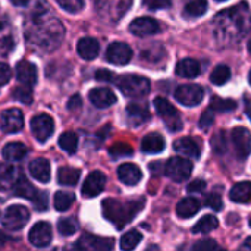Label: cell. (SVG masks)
Here are the masks:
<instances>
[{
    "instance_id": "6da1fadb",
    "label": "cell",
    "mask_w": 251,
    "mask_h": 251,
    "mask_svg": "<svg viewBox=\"0 0 251 251\" xmlns=\"http://www.w3.org/2000/svg\"><path fill=\"white\" fill-rule=\"evenodd\" d=\"M25 28L28 43L43 51L54 50L63 37V26L60 21L53 16L47 3L43 0H35V6L26 19Z\"/></svg>"
},
{
    "instance_id": "7a4b0ae2",
    "label": "cell",
    "mask_w": 251,
    "mask_h": 251,
    "mask_svg": "<svg viewBox=\"0 0 251 251\" xmlns=\"http://www.w3.org/2000/svg\"><path fill=\"white\" fill-rule=\"evenodd\" d=\"M218 34L225 38H241L251 31V16L246 3L224 10L215 19Z\"/></svg>"
},
{
    "instance_id": "3957f363",
    "label": "cell",
    "mask_w": 251,
    "mask_h": 251,
    "mask_svg": "<svg viewBox=\"0 0 251 251\" xmlns=\"http://www.w3.org/2000/svg\"><path fill=\"white\" fill-rule=\"evenodd\" d=\"M143 203H144L143 200L124 203L119 200L109 199L103 201V213L112 224L118 226V229H121L124 225L131 222L138 212H141Z\"/></svg>"
},
{
    "instance_id": "277c9868",
    "label": "cell",
    "mask_w": 251,
    "mask_h": 251,
    "mask_svg": "<svg viewBox=\"0 0 251 251\" xmlns=\"http://www.w3.org/2000/svg\"><path fill=\"white\" fill-rule=\"evenodd\" d=\"M116 85L122 91V94H125L126 97H132V99L144 97L150 91V81L144 76L134 75V74L121 75L116 79Z\"/></svg>"
},
{
    "instance_id": "5b68a950",
    "label": "cell",
    "mask_w": 251,
    "mask_h": 251,
    "mask_svg": "<svg viewBox=\"0 0 251 251\" xmlns=\"http://www.w3.org/2000/svg\"><path fill=\"white\" fill-rule=\"evenodd\" d=\"M193 163L185 157H172L168 160L165 174L174 182H184L191 176Z\"/></svg>"
},
{
    "instance_id": "8992f818",
    "label": "cell",
    "mask_w": 251,
    "mask_h": 251,
    "mask_svg": "<svg viewBox=\"0 0 251 251\" xmlns=\"http://www.w3.org/2000/svg\"><path fill=\"white\" fill-rule=\"evenodd\" d=\"M29 221V212L26 207L24 206H19V204H15V206H10L4 215L1 216V225L6 228V229H10V231H19L22 229Z\"/></svg>"
},
{
    "instance_id": "52a82bcc",
    "label": "cell",
    "mask_w": 251,
    "mask_h": 251,
    "mask_svg": "<svg viewBox=\"0 0 251 251\" xmlns=\"http://www.w3.org/2000/svg\"><path fill=\"white\" fill-rule=\"evenodd\" d=\"M154 107L157 110V113L163 118V121L166 122V126L171 131H179L182 129V121L178 115V110L163 97H156L154 99Z\"/></svg>"
},
{
    "instance_id": "ba28073f",
    "label": "cell",
    "mask_w": 251,
    "mask_h": 251,
    "mask_svg": "<svg viewBox=\"0 0 251 251\" xmlns=\"http://www.w3.org/2000/svg\"><path fill=\"white\" fill-rule=\"evenodd\" d=\"M175 99L187 107H196L203 101L204 91L197 84H185L176 88Z\"/></svg>"
},
{
    "instance_id": "9c48e42d",
    "label": "cell",
    "mask_w": 251,
    "mask_h": 251,
    "mask_svg": "<svg viewBox=\"0 0 251 251\" xmlns=\"http://www.w3.org/2000/svg\"><path fill=\"white\" fill-rule=\"evenodd\" d=\"M31 129H32L34 137L37 138V141L46 143L54 131L53 118L50 115H46V113L34 116L31 121Z\"/></svg>"
},
{
    "instance_id": "30bf717a",
    "label": "cell",
    "mask_w": 251,
    "mask_h": 251,
    "mask_svg": "<svg viewBox=\"0 0 251 251\" xmlns=\"http://www.w3.org/2000/svg\"><path fill=\"white\" fill-rule=\"evenodd\" d=\"M0 128L6 134L19 132L24 128V115L18 109L4 110L0 116Z\"/></svg>"
},
{
    "instance_id": "8fae6325",
    "label": "cell",
    "mask_w": 251,
    "mask_h": 251,
    "mask_svg": "<svg viewBox=\"0 0 251 251\" xmlns=\"http://www.w3.org/2000/svg\"><path fill=\"white\" fill-rule=\"evenodd\" d=\"M28 238H29V243L34 246V247H46L51 243V238H53V232H51V226L50 224L47 222H38L35 224L29 234H28Z\"/></svg>"
},
{
    "instance_id": "7c38bea8",
    "label": "cell",
    "mask_w": 251,
    "mask_h": 251,
    "mask_svg": "<svg viewBox=\"0 0 251 251\" xmlns=\"http://www.w3.org/2000/svg\"><path fill=\"white\" fill-rule=\"evenodd\" d=\"M100 12L103 16L118 21L129 7L131 0H100Z\"/></svg>"
},
{
    "instance_id": "4fadbf2b",
    "label": "cell",
    "mask_w": 251,
    "mask_h": 251,
    "mask_svg": "<svg viewBox=\"0 0 251 251\" xmlns=\"http://www.w3.org/2000/svg\"><path fill=\"white\" fill-rule=\"evenodd\" d=\"M129 29L137 37H149L154 35L160 31V24L153 18H137L131 22Z\"/></svg>"
},
{
    "instance_id": "5bb4252c",
    "label": "cell",
    "mask_w": 251,
    "mask_h": 251,
    "mask_svg": "<svg viewBox=\"0 0 251 251\" xmlns=\"http://www.w3.org/2000/svg\"><path fill=\"white\" fill-rule=\"evenodd\" d=\"M106 57L113 65H126L132 59V50L125 43H112L107 47Z\"/></svg>"
},
{
    "instance_id": "9a60e30c",
    "label": "cell",
    "mask_w": 251,
    "mask_h": 251,
    "mask_svg": "<svg viewBox=\"0 0 251 251\" xmlns=\"http://www.w3.org/2000/svg\"><path fill=\"white\" fill-rule=\"evenodd\" d=\"M104 187H106V175L100 171H94L87 176L82 185V196L88 199L96 197L104 190Z\"/></svg>"
},
{
    "instance_id": "2e32d148",
    "label": "cell",
    "mask_w": 251,
    "mask_h": 251,
    "mask_svg": "<svg viewBox=\"0 0 251 251\" xmlns=\"http://www.w3.org/2000/svg\"><path fill=\"white\" fill-rule=\"evenodd\" d=\"M232 143L235 146L237 154L241 159L249 157L251 153V132L244 126H237L232 131Z\"/></svg>"
},
{
    "instance_id": "e0dca14e",
    "label": "cell",
    "mask_w": 251,
    "mask_h": 251,
    "mask_svg": "<svg viewBox=\"0 0 251 251\" xmlns=\"http://www.w3.org/2000/svg\"><path fill=\"white\" fill-rule=\"evenodd\" d=\"M88 97L93 106L99 109H106L116 103V96L110 88H94L90 91Z\"/></svg>"
},
{
    "instance_id": "ac0fdd59",
    "label": "cell",
    "mask_w": 251,
    "mask_h": 251,
    "mask_svg": "<svg viewBox=\"0 0 251 251\" xmlns=\"http://www.w3.org/2000/svg\"><path fill=\"white\" fill-rule=\"evenodd\" d=\"M118 178L119 181H122L125 185H137L141 178H143V174L140 171V168L134 163H124L118 168Z\"/></svg>"
},
{
    "instance_id": "d6986e66",
    "label": "cell",
    "mask_w": 251,
    "mask_h": 251,
    "mask_svg": "<svg viewBox=\"0 0 251 251\" xmlns=\"http://www.w3.org/2000/svg\"><path fill=\"white\" fill-rule=\"evenodd\" d=\"M16 78L21 84L28 87L35 85L37 82V68L28 60H22L16 65Z\"/></svg>"
},
{
    "instance_id": "ffe728a7",
    "label": "cell",
    "mask_w": 251,
    "mask_h": 251,
    "mask_svg": "<svg viewBox=\"0 0 251 251\" xmlns=\"http://www.w3.org/2000/svg\"><path fill=\"white\" fill-rule=\"evenodd\" d=\"M174 150L178 151V153L182 154V156L194 157V159H199L200 154H201L200 146L197 144V141H194V140L190 138V137H184V138L176 140V141L174 143Z\"/></svg>"
},
{
    "instance_id": "44dd1931",
    "label": "cell",
    "mask_w": 251,
    "mask_h": 251,
    "mask_svg": "<svg viewBox=\"0 0 251 251\" xmlns=\"http://www.w3.org/2000/svg\"><path fill=\"white\" fill-rule=\"evenodd\" d=\"M76 247L82 250H110L113 247V241L112 238H99L93 235H84L78 241Z\"/></svg>"
},
{
    "instance_id": "7402d4cb",
    "label": "cell",
    "mask_w": 251,
    "mask_h": 251,
    "mask_svg": "<svg viewBox=\"0 0 251 251\" xmlns=\"http://www.w3.org/2000/svg\"><path fill=\"white\" fill-rule=\"evenodd\" d=\"M76 50H78V54L85 59V60H93L97 57L99 51H100V44L97 40L91 38V37H85V38H81L78 41V46H76Z\"/></svg>"
},
{
    "instance_id": "603a6c76",
    "label": "cell",
    "mask_w": 251,
    "mask_h": 251,
    "mask_svg": "<svg viewBox=\"0 0 251 251\" xmlns=\"http://www.w3.org/2000/svg\"><path fill=\"white\" fill-rule=\"evenodd\" d=\"M165 138L157 134V132H151L149 135H146L141 141V150L144 153H150V154H156L165 150Z\"/></svg>"
},
{
    "instance_id": "cb8c5ba5",
    "label": "cell",
    "mask_w": 251,
    "mask_h": 251,
    "mask_svg": "<svg viewBox=\"0 0 251 251\" xmlns=\"http://www.w3.org/2000/svg\"><path fill=\"white\" fill-rule=\"evenodd\" d=\"M29 174L34 179L46 184L50 179V163L46 159H35L29 163Z\"/></svg>"
},
{
    "instance_id": "d4e9b609",
    "label": "cell",
    "mask_w": 251,
    "mask_h": 251,
    "mask_svg": "<svg viewBox=\"0 0 251 251\" xmlns=\"http://www.w3.org/2000/svg\"><path fill=\"white\" fill-rule=\"evenodd\" d=\"M13 190H15L16 196L24 197L26 200H32V201H35L38 199V196H40V191L25 176H19L16 179V182L13 185Z\"/></svg>"
},
{
    "instance_id": "484cf974",
    "label": "cell",
    "mask_w": 251,
    "mask_h": 251,
    "mask_svg": "<svg viewBox=\"0 0 251 251\" xmlns=\"http://www.w3.org/2000/svg\"><path fill=\"white\" fill-rule=\"evenodd\" d=\"M200 71H201L200 63L196 59H190V57L179 60L175 68L176 75H179L182 78H196V76H199Z\"/></svg>"
},
{
    "instance_id": "4316f807",
    "label": "cell",
    "mask_w": 251,
    "mask_h": 251,
    "mask_svg": "<svg viewBox=\"0 0 251 251\" xmlns=\"http://www.w3.org/2000/svg\"><path fill=\"white\" fill-rule=\"evenodd\" d=\"M201 204L197 199H193V197H185L182 199L178 204H176V215L179 218H184V219H188L191 216H194L196 213H199Z\"/></svg>"
},
{
    "instance_id": "83f0119b",
    "label": "cell",
    "mask_w": 251,
    "mask_h": 251,
    "mask_svg": "<svg viewBox=\"0 0 251 251\" xmlns=\"http://www.w3.org/2000/svg\"><path fill=\"white\" fill-rule=\"evenodd\" d=\"M26 147L22 143H9L3 147V157L10 162H19L26 156Z\"/></svg>"
},
{
    "instance_id": "f1b7e54d",
    "label": "cell",
    "mask_w": 251,
    "mask_h": 251,
    "mask_svg": "<svg viewBox=\"0 0 251 251\" xmlns=\"http://www.w3.org/2000/svg\"><path fill=\"white\" fill-rule=\"evenodd\" d=\"M229 197L235 203H247L251 199V182L235 184L229 193Z\"/></svg>"
},
{
    "instance_id": "f546056e",
    "label": "cell",
    "mask_w": 251,
    "mask_h": 251,
    "mask_svg": "<svg viewBox=\"0 0 251 251\" xmlns=\"http://www.w3.org/2000/svg\"><path fill=\"white\" fill-rule=\"evenodd\" d=\"M81 178V172L79 169L75 168H60L57 172V181L60 185H75Z\"/></svg>"
},
{
    "instance_id": "4dcf8cb0",
    "label": "cell",
    "mask_w": 251,
    "mask_h": 251,
    "mask_svg": "<svg viewBox=\"0 0 251 251\" xmlns=\"http://www.w3.org/2000/svg\"><path fill=\"white\" fill-rule=\"evenodd\" d=\"M126 115L134 125H141L143 122H146L150 118L147 107L140 106V104H129L126 107Z\"/></svg>"
},
{
    "instance_id": "1f68e13d",
    "label": "cell",
    "mask_w": 251,
    "mask_h": 251,
    "mask_svg": "<svg viewBox=\"0 0 251 251\" xmlns=\"http://www.w3.org/2000/svg\"><path fill=\"white\" fill-rule=\"evenodd\" d=\"M219 225V221L216 216L213 215H206L204 218H201L194 226H193V232L194 234H209L212 231H215Z\"/></svg>"
},
{
    "instance_id": "d6a6232c",
    "label": "cell",
    "mask_w": 251,
    "mask_h": 251,
    "mask_svg": "<svg viewBox=\"0 0 251 251\" xmlns=\"http://www.w3.org/2000/svg\"><path fill=\"white\" fill-rule=\"evenodd\" d=\"M229 78H231V69L226 65L216 66L212 71V75H210V81L215 85H224V84H226L229 81Z\"/></svg>"
},
{
    "instance_id": "836d02e7",
    "label": "cell",
    "mask_w": 251,
    "mask_h": 251,
    "mask_svg": "<svg viewBox=\"0 0 251 251\" xmlns=\"http://www.w3.org/2000/svg\"><path fill=\"white\" fill-rule=\"evenodd\" d=\"M74 201H75V196L72 193L57 191L54 196V209L59 212H65L74 204Z\"/></svg>"
},
{
    "instance_id": "e575fe53",
    "label": "cell",
    "mask_w": 251,
    "mask_h": 251,
    "mask_svg": "<svg viewBox=\"0 0 251 251\" xmlns=\"http://www.w3.org/2000/svg\"><path fill=\"white\" fill-rule=\"evenodd\" d=\"M207 10V0H190L185 6V15L190 18H199Z\"/></svg>"
},
{
    "instance_id": "d590c367",
    "label": "cell",
    "mask_w": 251,
    "mask_h": 251,
    "mask_svg": "<svg viewBox=\"0 0 251 251\" xmlns=\"http://www.w3.org/2000/svg\"><path fill=\"white\" fill-rule=\"evenodd\" d=\"M59 146L62 147V150H65L69 154L75 153L76 149H78V137H76V134H74V132L62 134L60 138H59Z\"/></svg>"
},
{
    "instance_id": "8d00e7d4",
    "label": "cell",
    "mask_w": 251,
    "mask_h": 251,
    "mask_svg": "<svg viewBox=\"0 0 251 251\" xmlns=\"http://www.w3.org/2000/svg\"><path fill=\"white\" fill-rule=\"evenodd\" d=\"M15 168L9 165H0V188H9L13 187L16 179H15Z\"/></svg>"
},
{
    "instance_id": "74e56055",
    "label": "cell",
    "mask_w": 251,
    "mask_h": 251,
    "mask_svg": "<svg viewBox=\"0 0 251 251\" xmlns=\"http://www.w3.org/2000/svg\"><path fill=\"white\" fill-rule=\"evenodd\" d=\"M141 240H143V235H141L138 231L132 229V231L126 232V234L121 238V249L125 251L132 250V249H135V247L140 244Z\"/></svg>"
},
{
    "instance_id": "f35d334b",
    "label": "cell",
    "mask_w": 251,
    "mask_h": 251,
    "mask_svg": "<svg viewBox=\"0 0 251 251\" xmlns=\"http://www.w3.org/2000/svg\"><path fill=\"white\" fill-rule=\"evenodd\" d=\"M237 109V103L229 99L213 97L210 101V110L213 112H232Z\"/></svg>"
},
{
    "instance_id": "ab89813d",
    "label": "cell",
    "mask_w": 251,
    "mask_h": 251,
    "mask_svg": "<svg viewBox=\"0 0 251 251\" xmlns=\"http://www.w3.org/2000/svg\"><path fill=\"white\" fill-rule=\"evenodd\" d=\"M12 44H13V38H12L10 26L6 22H0V53H6L7 50H10Z\"/></svg>"
},
{
    "instance_id": "60d3db41",
    "label": "cell",
    "mask_w": 251,
    "mask_h": 251,
    "mask_svg": "<svg viewBox=\"0 0 251 251\" xmlns=\"http://www.w3.org/2000/svg\"><path fill=\"white\" fill-rule=\"evenodd\" d=\"M13 99L18 100L19 103H24V104H29L32 101V91H31V87L22 84L19 87H16L13 90Z\"/></svg>"
},
{
    "instance_id": "b9f144b4",
    "label": "cell",
    "mask_w": 251,
    "mask_h": 251,
    "mask_svg": "<svg viewBox=\"0 0 251 251\" xmlns=\"http://www.w3.org/2000/svg\"><path fill=\"white\" fill-rule=\"evenodd\" d=\"M57 229L62 235L65 237H69V235H74L78 229V225L74 219H62L59 224H57Z\"/></svg>"
},
{
    "instance_id": "7bdbcfd3",
    "label": "cell",
    "mask_w": 251,
    "mask_h": 251,
    "mask_svg": "<svg viewBox=\"0 0 251 251\" xmlns=\"http://www.w3.org/2000/svg\"><path fill=\"white\" fill-rule=\"evenodd\" d=\"M57 3L69 13H78L84 9V0H57Z\"/></svg>"
},
{
    "instance_id": "ee69618b",
    "label": "cell",
    "mask_w": 251,
    "mask_h": 251,
    "mask_svg": "<svg viewBox=\"0 0 251 251\" xmlns=\"http://www.w3.org/2000/svg\"><path fill=\"white\" fill-rule=\"evenodd\" d=\"M132 147L131 146H128V144H125V143H118V144H115V146H112L110 147V150H109V153H110V156H113L115 159H118V157H124V156H131L132 154Z\"/></svg>"
},
{
    "instance_id": "f6af8a7d",
    "label": "cell",
    "mask_w": 251,
    "mask_h": 251,
    "mask_svg": "<svg viewBox=\"0 0 251 251\" xmlns=\"http://www.w3.org/2000/svg\"><path fill=\"white\" fill-rule=\"evenodd\" d=\"M206 206L210 207V209H213V210H216V212L222 210L224 201H222L221 194L219 193H210V194H207V197H206Z\"/></svg>"
},
{
    "instance_id": "bcb514c9",
    "label": "cell",
    "mask_w": 251,
    "mask_h": 251,
    "mask_svg": "<svg viewBox=\"0 0 251 251\" xmlns=\"http://www.w3.org/2000/svg\"><path fill=\"white\" fill-rule=\"evenodd\" d=\"M212 146H213V150L218 151V153H224L226 150V138H225L224 131H221L219 134H216L212 138Z\"/></svg>"
},
{
    "instance_id": "7dc6e473",
    "label": "cell",
    "mask_w": 251,
    "mask_h": 251,
    "mask_svg": "<svg viewBox=\"0 0 251 251\" xmlns=\"http://www.w3.org/2000/svg\"><path fill=\"white\" fill-rule=\"evenodd\" d=\"M194 250H215V249H218V244L213 241V240H203V241H199V243H196L194 244V247H193Z\"/></svg>"
},
{
    "instance_id": "c3c4849f",
    "label": "cell",
    "mask_w": 251,
    "mask_h": 251,
    "mask_svg": "<svg viewBox=\"0 0 251 251\" xmlns=\"http://www.w3.org/2000/svg\"><path fill=\"white\" fill-rule=\"evenodd\" d=\"M204 190H206V182L203 179H196L187 187L188 193H203Z\"/></svg>"
},
{
    "instance_id": "681fc988",
    "label": "cell",
    "mask_w": 251,
    "mask_h": 251,
    "mask_svg": "<svg viewBox=\"0 0 251 251\" xmlns=\"http://www.w3.org/2000/svg\"><path fill=\"white\" fill-rule=\"evenodd\" d=\"M96 79L97 81H103V82H110V81L115 79V76H113V72H110L107 69H99L96 72Z\"/></svg>"
},
{
    "instance_id": "f907efd6",
    "label": "cell",
    "mask_w": 251,
    "mask_h": 251,
    "mask_svg": "<svg viewBox=\"0 0 251 251\" xmlns=\"http://www.w3.org/2000/svg\"><path fill=\"white\" fill-rule=\"evenodd\" d=\"M144 6H147L149 9L151 10H156V9H162V7H166L169 0H143Z\"/></svg>"
},
{
    "instance_id": "816d5d0a",
    "label": "cell",
    "mask_w": 251,
    "mask_h": 251,
    "mask_svg": "<svg viewBox=\"0 0 251 251\" xmlns=\"http://www.w3.org/2000/svg\"><path fill=\"white\" fill-rule=\"evenodd\" d=\"M10 79V68L6 63H0V85L7 84Z\"/></svg>"
},
{
    "instance_id": "f5cc1de1",
    "label": "cell",
    "mask_w": 251,
    "mask_h": 251,
    "mask_svg": "<svg viewBox=\"0 0 251 251\" xmlns=\"http://www.w3.org/2000/svg\"><path fill=\"white\" fill-rule=\"evenodd\" d=\"M81 106H82V100H81V96H79V94H74V96L69 99V101H68V109L72 110V112L78 110Z\"/></svg>"
},
{
    "instance_id": "db71d44e",
    "label": "cell",
    "mask_w": 251,
    "mask_h": 251,
    "mask_svg": "<svg viewBox=\"0 0 251 251\" xmlns=\"http://www.w3.org/2000/svg\"><path fill=\"white\" fill-rule=\"evenodd\" d=\"M212 122H213V115H212V112H204V113L201 115V118H200L199 126H200L201 129H207V128L212 125Z\"/></svg>"
},
{
    "instance_id": "11a10c76",
    "label": "cell",
    "mask_w": 251,
    "mask_h": 251,
    "mask_svg": "<svg viewBox=\"0 0 251 251\" xmlns=\"http://www.w3.org/2000/svg\"><path fill=\"white\" fill-rule=\"evenodd\" d=\"M47 201H49V199H47V193H44V191H40V196H38V199L34 201V203H35V207H37V210H46V209H47Z\"/></svg>"
},
{
    "instance_id": "9f6ffc18",
    "label": "cell",
    "mask_w": 251,
    "mask_h": 251,
    "mask_svg": "<svg viewBox=\"0 0 251 251\" xmlns=\"http://www.w3.org/2000/svg\"><path fill=\"white\" fill-rule=\"evenodd\" d=\"M15 6H18V7H21V6H26L28 3H29V0H10Z\"/></svg>"
},
{
    "instance_id": "6f0895ef",
    "label": "cell",
    "mask_w": 251,
    "mask_h": 251,
    "mask_svg": "<svg viewBox=\"0 0 251 251\" xmlns=\"http://www.w3.org/2000/svg\"><path fill=\"white\" fill-rule=\"evenodd\" d=\"M243 247H244V249H250V250H251V237H250V238H247V240L244 241Z\"/></svg>"
},
{
    "instance_id": "680465c9",
    "label": "cell",
    "mask_w": 251,
    "mask_h": 251,
    "mask_svg": "<svg viewBox=\"0 0 251 251\" xmlns=\"http://www.w3.org/2000/svg\"><path fill=\"white\" fill-rule=\"evenodd\" d=\"M247 50H249V53H250L251 56V40H249V43H247Z\"/></svg>"
},
{
    "instance_id": "91938a15",
    "label": "cell",
    "mask_w": 251,
    "mask_h": 251,
    "mask_svg": "<svg viewBox=\"0 0 251 251\" xmlns=\"http://www.w3.org/2000/svg\"><path fill=\"white\" fill-rule=\"evenodd\" d=\"M249 81H250V84H251V71H250V75H249Z\"/></svg>"
},
{
    "instance_id": "94428289",
    "label": "cell",
    "mask_w": 251,
    "mask_h": 251,
    "mask_svg": "<svg viewBox=\"0 0 251 251\" xmlns=\"http://www.w3.org/2000/svg\"><path fill=\"white\" fill-rule=\"evenodd\" d=\"M216 1H225V0H216Z\"/></svg>"
},
{
    "instance_id": "6125c7cd",
    "label": "cell",
    "mask_w": 251,
    "mask_h": 251,
    "mask_svg": "<svg viewBox=\"0 0 251 251\" xmlns=\"http://www.w3.org/2000/svg\"><path fill=\"white\" fill-rule=\"evenodd\" d=\"M250 226H251V219H250Z\"/></svg>"
}]
</instances>
